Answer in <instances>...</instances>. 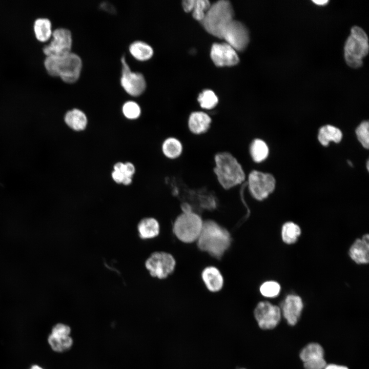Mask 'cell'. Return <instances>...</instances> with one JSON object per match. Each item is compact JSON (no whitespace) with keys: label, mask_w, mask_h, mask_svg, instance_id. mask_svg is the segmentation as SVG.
<instances>
[{"label":"cell","mask_w":369,"mask_h":369,"mask_svg":"<svg viewBox=\"0 0 369 369\" xmlns=\"http://www.w3.org/2000/svg\"><path fill=\"white\" fill-rule=\"evenodd\" d=\"M199 249L212 256L220 259L230 245V233L214 221H204L197 240Z\"/></svg>","instance_id":"1"},{"label":"cell","mask_w":369,"mask_h":369,"mask_svg":"<svg viewBox=\"0 0 369 369\" xmlns=\"http://www.w3.org/2000/svg\"><path fill=\"white\" fill-rule=\"evenodd\" d=\"M214 173L223 189H231L245 180V174L241 165L231 153H218L214 156Z\"/></svg>","instance_id":"2"},{"label":"cell","mask_w":369,"mask_h":369,"mask_svg":"<svg viewBox=\"0 0 369 369\" xmlns=\"http://www.w3.org/2000/svg\"><path fill=\"white\" fill-rule=\"evenodd\" d=\"M44 65L50 75L59 76L66 83H73L80 76L82 61L77 54L70 52L61 56H47Z\"/></svg>","instance_id":"3"},{"label":"cell","mask_w":369,"mask_h":369,"mask_svg":"<svg viewBox=\"0 0 369 369\" xmlns=\"http://www.w3.org/2000/svg\"><path fill=\"white\" fill-rule=\"evenodd\" d=\"M234 10L229 1L220 0L211 4L200 22L211 35L222 38L224 30L234 19Z\"/></svg>","instance_id":"4"},{"label":"cell","mask_w":369,"mask_h":369,"mask_svg":"<svg viewBox=\"0 0 369 369\" xmlns=\"http://www.w3.org/2000/svg\"><path fill=\"white\" fill-rule=\"evenodd\" d=\"M368 52V40L366 33L357 26L353 27L344 46V57L347 64L354 68L362 65V59Z\"/></svg>","instance_id":"5"},{"label":"cell","mask_w":369,"mask_h":369,"mask_svg":"<svg viewBox=\"0 0 369 369\" xmlns=\"http://www.w3.org/2000/svg\"><path fill=\"white\" fill-rule=\"evenodd\" d=\"M200 216L193 212H183L174 221L173 231L181 241L191 243L197 241L203 226Z\"/></svg>","instance_id":"6"},{"label":"cell","mask_w":369,"mask_h":369,"mask_svg":"<svg viewBox=\"0 0 369 369\" xmlns=\"http://www.w3.org/2000/svg\"><path fill=\"white\" fill-rule=\"evenodd\" d=\"M176 261L170 253L163 251L152 253L145 262L150 275L158 279H165L174 271Z\"/></svg>","instance_id":"7"},{"label":"cell","mask_w":369,"mask_h":369,"mask_svg":"<svg viewBox=\"0 0 369 369\" xmlns=\"http://www.w3.org/2000/svg\"><path fill=\"white\" fill-rule=\"evenodd\" d=\"M275 184L274 176L270 173L253 170L249 174V190L252 196L257 200L266 198L274 191Z\"/></svg>","instance_id":"8"},{"label":"cell","mask_w":369,"mask_h":369,"mask_svg":"<svg viewBox=\"0 0 369 369\" xmlns=\"http://www.w3.org/2000/svg\"><path fill=\"white\" fill-rule=\"evenodd\" d=\"M222 38L236 51H242L248 45L249 31L241 22L233 19L225 27Z\"/></svg>","instance_id":"9"},{"label":"cell","mask_w":369,"mask_h":369,"mask_svg":"<svg viewBox=\"0 0 369 369\" xmlns=\"http://www.w3.org/2000/svg\"><path fill=\"white\" fill-rule=\"evenodd\" d=\"M254 314L258 326L262 330L275 328L279 323L282 315L279 306L266 301L257 304Z\"/></svg>","instance_id":"10"},{"label":"cell","mask_w":369,"mask_h":369,"mask_svg":"<svg viewBox=\"0 0 369 369\" xmlns=\"http://www.w3.org/2000/svg\"><path fill=\"white\" fill-rule=\"evenodd\" d=\"M52 39L43 48L47 56H61L71 52L72 44V34L66 28H59L52 32Z\"/></svg>","instance_id":"11"},{"label":"cell","mask_w":369,"mask_h":369,"mask_svg":"<svg viewBox=\"0 0 369 369\" xmlns=\"http://www.w3.org/2000/svg\"><path fill=\"white\" fill-rule=\"evenodd\" d=\"M122 64L120 84L124 90L132 96L141 94L146 88V81L142 73L132 71L126 62L124 55L121 57Z\"/></svg>","instance_id":"12"},{"label":"cell","mask_w":369,"mask_h":369,"mask_svg":"<svg viewBox=\"0 0 369 369\" xmlns=\"http://www.w3.org/2000/svg\"><path fill=\"white\" fill-rule=\"evenodd\" d=\"M210 55L213 63L218 67L235 66L239 61L237 51L226 43L214 44Z\"/></svg>","instance_id":"13"},{"label":"cell","mask_w":369,"mask_h":369,"mask_svg":"<svg viewBox=\"0 0 369 369\" xmlns=\"http://www.w3.org/2000/svg\"><path fill=\"white\" fill-rule=\"evenodd\" d=\"M303 308L301 298L295 294L288 295L281 304V314L288 323L295 325L298 321Z\"/></svg>","instance_id":"14"},{"label":"cell","mask_w":369,"mask_h":369,"mask_svg":"<svg viewBox=\"0 0 369 369\" xmlns=\"http://www.w3.org/2000/svg\"><path fill=\"white\" fill-rule=\"evenodd\" d=\"M351 258L356 263L367 264L369 260V236L365 234L356 239L349 250Z\"/></svg>","instance_id":"15"},{"label":"cell","mask_w":369,"mask_h":369,"mask_svg":"<svg viewBox=\"0 0 369 369\" xmlns=\"http://www.w3.org/2000/svg\"><path fill=\"white\" fill-rule=\"evenodd\" d=\"M212 119L207 113L202 111H195L189 116L188 128L192 133L199 135L208 131Z\"/></svg>","instance_id":"16"},{"label":"cell","mask_w":369,"mask_h":369,"mask_svg":"<svg viewBox=\"0 0 369 369\" xmlns=\"http://www.w3.org/2000/svg\"><path fill=\"white\" fill-rule=\"evenodd\" d=\"M201 277L206 287L211 292H218L223 286L222 275L215 266L206 267L201 273Z\"/></svg>","instance_id":"17"},{"label":"cell","mask_w":369,"mask_h":369,"mask_svg":"<svg viewBox=\"0 0 369 369\" xmlns=\"http://www.w3.org/2000/svg\"><path fill=\"white\" fill-rule=\"evenodd\" d=\"M137 230L139 238L142 240L155 238L160 233L158 221L153 217H145L137 224Z\"/></svg>","instance_id":"18"},{"label":"cell","mask_w":369,"mask_h":369,"mask_svg":"<svg viewBox=\"0 0 369 369\" xmlns=\"http://www.w3.org/2000/svg\"><path fill=\"white\" fill-rule=\"evenodd\" d=\"M66 124L75 131L84 130L87 125L86 114L78 109H73L68 111L65 116Z\"/></svg>","instance_id":"19"},{"label":"cell","mask_w":369,"mask_h":369,"mask_svg":"<svg viewBox=\"0 0 369 369\" xmlns=\"http://www.w3.org/2000/svg\"><path fill=\"white\" fill-rule=\"evenodd\" d=\"M342 138L341 131L339 128L330 125L322 127L318 135V139L323 146H327L330 141L338 143Z\"/></svg>","instance_id":"20"},{"label":"cell","mask_w":369,"mask_h":369,"mask_svg":"<svg viewBox=\"0 0 369 369\" xmlns=\"http://www.w3.org/2000/svg\"><path fill=\"white\" fill-rule=\"evenodd\" d=\"M129 51L132 56L139 60H147L153 54V50L148 44L141 40H136L129 46Z\"/></svg>","instance_id":"21"},{"label":"cell","mask_w":369,"mask_h":369,"mask_svg":"<svg viewBox=\"0 0 369 369\" xmlns=\"http://www.w3.org/2000/svg\"><path fill=\"white\" fill-rule=\"evenodd\" d=\"M269 148L263 140L259 138L254 139L250 146V153L252 159L259 163L264 160L269 155Z\"/></svg>","instance_id":"22"},{"label":"cell","mask_w":369,"mask_h":369,"mask_svg":"<svg viewBox=\"0 0 369 369\" xmlns=\"http://www.w3.org/2000/svg\"><path fill=\"white\" fill-rule=\"evenodd\" d=\"M182 145L179 140L175 137H169L163 142L162 151L165 156L170 159L179 157L182 152Z\"/></svg>","instance_id":"23"},{"label":"cell","mask_w":369,"mask_h":369,"mask_svg":"<svg viewBox=\"0 0 369 369\" xmlns=\"http://www.w3.org/2000/svg\"><path fill=\"white\" fill-rule=\"evenodd\" d=\"M34 31L36 38L40 42H45L52 36L51 23L46 18H39L34 24Z\"/></svg>","instance_id":"24"},{"label":"cell","mask_w":369,"mask_h":369,"mask_svg":"<svg viewBox=\"0 0 369 369\" xmlns=\"http://www.w3.org/2000/svg\"><path fill=\"white\" fill-rule=\"evenodd\" d=\"M324 351L322 346L317 343H310L301 351L299 356L303 362L324 358Z\"/></svg>","instance_id":"25"},{"label":"cell","mask_w":369,"mask_h":369,"mask_svg":"<svg viewBox=\"0 0 369 369\" xmlns=\"http://www.w3.org/2000/svg\"><path fill=\"white\" fill-rule=\"evenodd\" d=\"M48 342L51 348L56 352H63L69 350L73 343V340L69 336L52 334L49 335Z\"/></svg>","instance_id":"26"},{"label":"cell","mask_w":369,"mask_h":369,"mask_svg":"<svg viewBox=\"0 0 369 369\" xmlns=\"http://www.w3.org/2000/svg\"><path fill=\"white\" fill-rule=\"evenodd\" d=\"M301 234L298 225L292 221L285 222L281 229V238L283 241L288 244L295 243Z\"/></svg>","instance_id":"27"},{"label":"cell","mask_w":369,"mask_h":369,"mask_svg":"<svg viewBox=\"0 0 369 369\" xmlns=\"http://www.w3.org/2000/svg\"><path fill=\"white\" fill-rule=\"evenodd\" d=\"M200 107L204 109L214 108L218 104V99L215 93L211 90H203L197 98Z\"/></svg>","instance_id":"28"},{"label":"cell","mask_w":369,"mask_h":369,"mask_svg":"<svg viewBox=\"0 0 369 369\" xmlns=\"http://www.w3.org/2000/svg\"><path fill=\"white\" fill-rule=\"evenodd\" d=\"M280 284L275 281H268L263 283L260 287L261 295L268 298H274L280 292Z\"/></svg>","instance_id":"29"},{"label":"cell","mask_w":369,"mask_h":369,"mask_svg":"<svg viewBox=\"0 0 369 369\" xmlns=\"http://www.w3.org/2000/svg\"><path fill=\"white\" fill-rule=\"evenodd\" d=\"M211 5L210 2L208 0H194L192 11L193 17L201 22Z\"/></svg>","instance_id":"30"},{"label":"cell","mask_w":369,"mask_h":369,"mask_svg":"<svg viewBox=\"0 0 369 369\" xmlns=\"http://www.w3.org/2000/svg\"><path fill=\"white\" fill-rule=\"evenodd\" d=\"M357 137L365 149L369 147V123L367 121L362 122L356 130Z\"/></svg>","instance_id":"31"},{"label":"cell","mask_w":369,"mask_h":369,"mask_svg":"<svg viewBox=\"0 0 369 369\" xmlns=\"http://www.w3.org/2000/svg\"><path fill=\"white\" fill-rule=\"evenodd\" d=\"M124 115L129 119L137 118L141 112L138 104L134 101H128L122 106Z\"/></svg>","instance_id":"32"},{"label":"cell","mask_w":369,"mask_h":369,"mask_svg":"<svg viewBox=\"0 0 369 369\" xmlns=\"http://www.w3.org/2000/svg\"><path fill=\"white\" fill-rule=\"evenodd\" d=\"M326 362L324 358L303 362L305 369H324Z\"/></svg>","instance_id":"33"},{"label":"cell","mask_w":369,"mask_h":369,"mask_svg":"<svg viewBox=\"0 0 369 369\" xmlns=\"http://www.w3.org/2000/svg\"><path fill=\"white\" fill-rule=\"evenodd\" d=\"M71 330L69 326L63 323H58L52 329L51 334L56 335L69 336Z\"/></svg>","instance_id":"34"},{"label":"cell","mask_w":369,"mask_h":369,"mask_svg":"<svg viewBox=\"0 0 369 369\" xmlns=\"http://www.w3.org/2000/svg\"><path fill=\"white\" fill-rule=\"evenodd\" d=\"M135 169L134 165L131 162L124 163L123 173L125 177H131L135 173Z\"/></svg>","instance_id":"35"},{"label":"cell","mask_w":369,"mask_h":369,"mask_svg":"<svg viewBox=\"0 0 369 369\" xmlns=\"http://www.w3.org/2000/svg\"><path fill=\"white\" fill-rule=\"evenodd\" d=\"M113 179L117 183H122L125 177L124 173L120 171L114 170L112 173Z\"/></svg>","instance_id":"36"},{"label":"cell","mask_w":369,"mask_h":369,"mask_svg":"<svg viewBox=\"0 0 369 369\" xmlns=\"http://www.w3.org/2000/svg\"><path fill=\"white\" fill-rule=\"evenodd\" d=\"M194 3V0L183 1L182 3L183 10L186 12H192Z\"/></svg>","instance_id":"37"},{"label":"cell","mask_w":369,"mask_h":369,"mask_svg":"<svg viewBox=\"0 0 369 369\" xmlns=\"http://www.w3.org/2000/svg\"><path fill=\"white\" fill-rule=\"evenodd\" d=\"M324 369H349L345 366L340 365L336 364H326Z\"/></svg>","instance_id":"38"},{"label":"cell","mask_w":369,"mask_h":369,"mask_svg":"<svg viewBox=\"0 0 369 369\" xmlns=\"http://www.w3.org/2000/svg\"><path fill=\"white\" fill-rule=\"evenodd\" d=\"M313 2L317 5L323 6V5H326L329 2V1L320 0V1H313Z\"/></svg>","instance_id":"39"},{"label":"cell","mask_w":369,"mask_h":369,"mask_svg":"<svg viewBox=\"0 0 369 369\" xmlns=\"http://www.w3.org/2000/svg\"><path fill=\"white\" fill-rule=\"evenodd\" d=\"M29 369H44V368L38 365L34 364V365H32Z\"/></svg>","instance_id":"40"},{"label":"cell","mask_w":369,"mask_h":369,"mask_svg":"<svg viewBox=\"0 0 369 369\" xmlns=\"http://www.w3.org/2000/svg\"><path fill=\"white\" fill-rule=\"evenodd\" d=\"M366 168H367V170H368V168H369V167H368V161H367V163H366Z\"/></svg>","instance_id":"41"},{"label":"cell","mask_w":369,"mask_h":369,"mask_svg":"<svg viewBox=\"0 0 369 369\" xmlns=\"http://www.w3.org/2000/svg\"><path fill=\"white\" fill-rule=\"evenodd\" d=\"M347 162L350 166H353V165H352V163L350 160L347 161Z\"/></svg>","instance_id":"42"},{"label":"cell","mask_w":369,"mask_h":369,"mask_svg":"<svg viewBox=\"0 0 369 369\" xmlns=\"http://www.w3.org/2000/svg\"><path fill=\"white\" fill-rule=\"evenodd\" d=\"M240 369H245V368H240Z\"/></svg>","instance_id":"43"}]
</instances>
